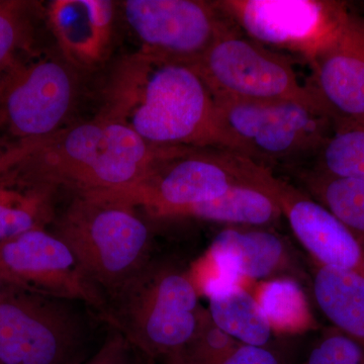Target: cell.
I'll return each instance as SVG.
<instances>
[{
    "mask_svg": "<svg viewBox=\"0 0 364 364\" xmlns=\"http://www.w3.org/2000/svg\"><path fill=\"white\" fill-rule=\"evenodd\" d=\"M97 117L157 147L222 149L214 95L196 66L143 52L114 67Z\"/></svg>",
    "mask_w": 364,
    "mask_h": 364,
    "instance_id": "obj_1",
    "label": "cell"
},
{
    "mask_svg": "<svg viewBox=\"0 0 364 364\" xmlns=\"http://www.w3.org/2000/svg\"><path fill=\"white\" fill-rule=\"evenodd\" d=\"M179 147H157L124 124L95 117L46 139L16 169L75 195L127 188Z\"/></svg>",
    "mask_w": 364,
    "mask_h": 364,
    "instance_id": "obj_2",
    "label": "cell"
},
{
    "mask_svg": "<svg viewBox=\"0 0 364 364\" xmlns=\"http://www.w3.org/2000/svg\"><path fill=\"white\" fill-rule=\"evenodd\" d=\"M138 210L102 196L75 195L52 224L107 304L151 263L150 230Z\"/></svg>",
    "mask_w": 364,
    "mask_h": 364,
    "instance_id": "obj_3",
    "label": "cell"
},
{
    "mask_svg": "<svg viewBox=\"0 0 364 364\" xmlns=\"http://www.w3.org/2000/svg\"><path fill=\"white\" fill-rule=\"evenodd\" d=\"M214 97L222 149L265 168L312 162L334 133L324 112L301 102Z\"/></svg>",
    "mask_w": 364,
    "mask_h": 364,
    "instance_id": "obj_4",
    "label": "cell"
},
{
    "mask_svg": "<svg viewBox=\"0 0 364 364\" xmlns=\"http://www.w3.org/2000/svg\"><path fill=\"white\" fill-rule=\"evenodd\" d=\"M109 310L107 324L154 360L181 353L203 316L193 280L151 263L109 301Z\"/></svg>",
    "mask_w": 364,
    "mask_h": 364,
    "instance_id": "obj_5",
    "label": "cell"
},
{
    "mask_svg": "<svg viewBox=\"0 0 364 364\" xmlns=\"http://www.w3.org/2000/svg\"><path fill=\"white\" fill-rule=\"evenodd\" d=\"M255 181L256 164L250 160L215 148L179 147L130 186L82 195L128 203L153 218H174L234 184Z\"/></svg>",
    "mask_w": 364,
    "mask_h": 364,
    "instance_id": "obj_6",
    "label": "cell"
},
{
    "mask_svg": "<svg viewBox=\"0 0 364 364\" xmlns=\"http://www.w3.org/2000/svg\"><path fill=\"white\" fill-rule=\"evenodd\" d=\"M82 304L9 284L0 289V360L4 364H79L88 323Z\"/></svg>",
    "mask_w": 364,
    "mask_h": 364,
    "instance_id": "obj_7",
    "label": "cell"
},
{
    "mask_svg": "<svg viewBox=\"0 0 364 364\" xmlns=\"http://www.w3.org/2000/svg\"><path fill=\"white\" fill-rule=\"evenodd\" d=\"M28 53L0 77V146L46 140L63 130L76 97L64 58Z\"/></svg>",
    "mask_w": 364,
    "mask_h": 364,
    "instance_id": "obj_8",
    "label": "cell"
},
{
    "mask_svg": "<svg viewBox=\"0 0 364 364\" xmlns=\"http://www.w3.org/2000/svg\"><path fill=\"white\" fill-rule=\"evenodd\" d=\"M196 68L215 97L294 100L321 111L291 60L246 37L237 26L215 41Z\"/></svg>",
    "mask_w": 364,
    "mask_h": 364,
    "instance_id": "obj_9",
    "label": "cell"
},
{
    "mask_svg": "<svg viewBox=\"0 0 364 364\" xmlns=\"http://www.w3.org/2000/svg\"><path fill=\"white\" fill-rule=\"evenodd\" d=\"M218 6L251 40L301 55L310 64L338 37L351 14L323 0H222Z\"/></svg>",
    "mask_w": 364,
    "mask_h": 364,
    "instance_id": "obj_10",
    "label": "cell"
},
{
    "mask_svg": "<svg viewBox=\"0 0 364 364\" xmlns=\"http://www.w3.org/2000/svg\"><path fill=\"white\" fill-rule=\"evenodd\" d=\"M124 18L140 42L139 51L196 66L235 23L215 1L126 0Z\"/></svg>",
    "mask_w": 364,
    "mask_h": 364,
    "instance_id": "obj_11",
    "label": "cell"
},
{
    "mask_svg": "<svg viewBox=\"0 0 364 364\" xmlns=\"http://www.w3.org/2000/svg\"><path fill=\"white\" fill-rule=\"evenodd\" d=\"M0 279L9 286L90 306L109 320L107 299L65 242L48 229L0 242Z\"/></svg>",
    "mask_w": 364,
    "mask_h": 364,
    "instance_id": "obj_12",
    "label": "cell"
},
{
    "mask_svg": "<svg viewBox=\"0 0 364 364\" xmlns=\"http://www.w3.org/2000/svg\"><path fill=\"white\" fill-rule=\"evenodd\" d=\"M310 66L312 77L306 86L334 130L364 128V23L350 16Z\"/></svg>",
    "mask_w": 364,
    "mask_h": 364,
    "instance_id": "obj_13",
    "label": "cell"
},
{
    "mask_svg": "<svg viewBox=\"0 0 364 364\" xmlns=\"http://www.w3.org/2000/svg\"><path fill=\"white\" fill-rule=\"evenodd\" d=\"M265 186L277 198L294 236L322 267L364 277V249L322 203L279 181L268 171Z\"/></svg>",
    "mask_w": 364,
    "mask_h": 364,
    "instance_id": "obj_14",
    "label": "cell"
},
{
    "mask_svg": "<svg viewBox=\"0 0 364 364\" xmlns=\"http://www.w3.org/2000/svg\"><path fill=\"white\" fill-rule=\"evenodd\" d=\"M49 28L63 58L74 68L90 69L109 56L116 2L54 0L47 6Z\"/></svg>",
    "mask_w": 364,
    "mask_h": 364,
    "instance_id": "obj_15",
    "label": "cell"
},
{
    "mask_svg": "<svg viewBox=\"0 0 364 364\" xmlns=\"http://www.w3.org/2000/svg\"><path fill=\"white\" fill-rule=\"evenodd\" d=\"M284 246L277 235L265 231L224 230L212 242V272L241 284L272 274L284 260Z\"/></svg>",
    "mask_w": 364,
    "mask_h": 364,
    "instance_id": "obj_16",
    "label": "cell"
},
{
    "mask_svg": "<svg viewBox=\"0 0 364 364\" xmlns=\"http://www.w3.org/2000/svg\"><path fill=\"white\" fill-rule=\"evenodd\" d=\"M208 299V316L218 328L240 344L264 347L272 328L258 305L241 284L208 272L200 284Z\"/></svg>",
    "mask_w": 364,
    "mask_h": 364,
    "instance_id": "obj_17",
    "label": "cell"
},
{
    "mask_svg": "<svg viewBox=\"0 0 364 364\" xmlns=\"http://www.w3.org/2000/svg\"><path fill=\"white\" fill-rule=\"evenodd\" d=\"M16 167L0 176V242L48 229L56 219L58 186L23 176Z\"/></svg>",
    "mask_w": 364,
    "mask_h": 364,
    "instance_id": "obj_18",
    "label": "cell"
},
{
    "mask_svg": "<svg viewBox=\"0 0 364 364\" xmlns=\"http://www.w3.org/2000/svg\"><path fill=\"white\" fill-rule=\"evenodd\" d=\"M314 294L328 320L364 351V277L320 265Z\"/></svg>",
    "mask_w": 364,
    "mask_h": 364,
    "instance_id": "obj_19",
    "label": "cell"
},
{
    "mask_svg": "<svg viewBox=\"0 0 364 364\" xmlns=\"http://www.w3.org/2000/svg\"><path fill=\"white\" fill-rule=\"evenodd\" d=\"M282 215L277 198L261 181L240 182L224 195L186 208L177 217H191L226 224L263 226L277 221Z\"/></svg>",
    "mask_w": 364,
    "mask_h": 364,
    "instance_id": "obj_20",
    "label": "cell"
},
{
    "mask_svg": "<svg viewBox=\"0 0 364 364\" xmlns=\"http://www.w3.org/2000/svg\"><path fill=\"white\" fill-rule=\"evenodd\" d=\"M304 181L318 202L344 225L364 249V181L309 170Z\"/></svg>",
    "mask_w": 364,
    "mask_h": 364,
    "instance_id": "obj_21",
    "label": "cell"
},
{
    "mask_svg": "<svg viewBox=\"0 0 364 364\" xmlns=\"http://www.w3.org/2000/svg\"><path fill=\"white\" fill-rule=\"evenodd\" d=\"M257 303L272 329L299 332L312 325L308 301L294 280L273 279L258 289Z\"/></svg>",
    "mask_w": 364,
    "mask_h": 364,
    "instance_id": "obj_22",
    "label": "cell"
},
{
    "mask_svg": "<svg viewBox=\"0 0 364 364\" xmlns=\"http://www.w3.org/2000/svg\"><path fill=\"white\" fill-rule=\"evenodd\" d=\"M313 171L364 181V128L335 129L312 161Z\"/></svg>",
    "mask_w": 364,
    "mask_h": 364,
    "instance_id": "obj_23",
    "label": "cell"
},
{
    "mask_svg": "<svg viewBox=\"0 0 364 364\" xmlns=\"http://www.w3.org/2000/svg\"><path fill=\"white\" fill-rule=\"evenodd\" d=\"M32 2L0 1V77L21 57L33 52Z\"/></svg>",
    "mask_w": 364,
    "mask_h": 364,
    "instance_id": "obj_24",
    "label": "cell"
},
{
    "mask_svg": "<svg viewBox=\"0 0 364 364\" xmlns=\"http://www.w3.org/2000/svg\"><path fill=\"white\" fill-rule=\"evenodd\" d=\"M240 344L212 322L203 313L195 337L178 353L188 364H217Z\"/></svg>",
    "mask_w": 364,
    "mask_h": 364,
    "instance_id": "obj_25",
    "label": "cell"
},
{
    "mask_svg": "<svg viewBox=\"0 0 364 364\" xmlns=\"http://www.w3.org/2000/svg\"><path fill=\"white\" fill-rule=\"evenodd\" d=\"M306 364H364V351L344 333H333L311 351Z\"/></svg>",
    "mask_w": 364,
    "mask_h": 364,
    "instance_id": "obj_26",
    "label": "cell"
},
{
    "mask_svg": "<svg viewBox=\"0 0 364 364\" xmlns=\"http://www.w3.org/2000/svg\"><path fill=\"white\" fill-rule=\"evenodd\" d=\"M79 364H136V350L121 332L112 328L100 348Z\"/></svg>",
    "mask_w": 364,
    "mask_h": 364,
    "instance_id": "obj_27",
    "label": "cell"
},
{
    "mask_svg": "<svg viewBox=\"0 0 364 364\" xmlns=\"http://www.w3.org/2000/svg\"><path fill=\"white\" fill-rule=\"evenodd\" d=\"M217 364H280L279 359L265 347L239 344Z\"/></svg>",
    "mask_w": 364,
    "mask_h": 364,
    "instance_id": "obj_28",
    "label": "cell"
},
{
    "mask_svg": "<svg viewBox=\"0 0 364 364\" xmlns=\"http://www.w3.org/2000/svg\"><path fill=\"white\" fill-rule=\"evenodd\" d=\"M44 141H31V142L0 146V176L11 171L26 158L30 156L33 152L39 149Z\"/></svg>",
    "mask_w": 364,
    "mask_h": 364,
    "instance_id": "obj_29",
    "label": "cell"
},
{
    "mask_svg": "<svg viewBox=\"0 0 364 364\" xmlns=\"http://www.w3.org/2000/svg\"><path fill=\"white\" fill-rule=\"evenodd\" d=\"M136 364H157L156 360L144 355L140 352L136 351Z\"/></svg>",
    "mask_w": 364,
    "mask_h": 364,
    "instance_id": "obj_30",
    "label": "cell"
},
{
    "mask_svg": "<svg viewBox=\"0 0 364 364\" xmlns=\"http://www.w3.org/2000/svg\"><path fill=\"white\" fill-rule=\"evenodd\" d=\"M164 363L165 364H188L179 354H176V355L164 359Z\"/></svg>",
    "mask_w": 364,
    "mask_h": 364,
    "instance_id": "obj_31",
    "label": "cell"
},
{
    "mask_svg": "<svg viewBox=\"0 0 364 364\" xmlns=\"http://www.w3.org/2000/svg\"><path fill=\"white\" fill-rule=\"evenodd\" d=\"M4 282H2L1 279H0V289H1L2 286H4Z\"/></svg>",
    "mask_w": 364,
    "mask_h": 364,
    "instance_id": "obj_32",
    "label": "cell"
},
{
    "mask_svg": "<svg viewBox=\"0 0 364 364\" xmlns=\"http://www.w3.org/2000/svg\"><path fill=\"white\" fill-rule=\"evenodd\" d=\"M0 364H4V363H2V361H1V360H0Z\"/></svg>",
    "mask_w": 364,
    "mask_h": 364,
    "instance_id": "obj_33",
    "label": "cell"
}]
</instances>
